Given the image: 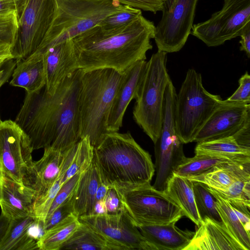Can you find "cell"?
I'll return each instance as SVG.
<instances>
[{
  "label": "cell",
  "instance_id": "obj_1",
  "mask_svg": "<svg viewBox=\"0 0 250 250\" xmlns=\"http://www.w3.org/2000/svg\"><path fill=\"white\" fill-rule=\"evenodd\" d=\"M82 73L77 69L52 95L44 87L26 93L15 121L28 137L33 150L51 146L63 152L80 140L77 97Z\"/></svg>",
  "mask_w": 250,
  "mask_h": 250
},
{
  "label": "cell",
  "instance_id": "obj_2",
  "mask_svg": "<svg viewBox=\"0 0 250 250\" xmlns=\"http://www.w3.org/2000/svg\"><path fill=\"white\" fill-rule=\"evenodd\" d=\"M155 32L154 22L142 15L112 32H104L96 25L71 39L78 68L83 71L110 68L123 73L146 60Z\"/></svg>",
  "mask_w": 250,
  "mask_h": 250
},
{
  "label": "cell",
  "instance_id": "obj_3",
  "mask_svg": "<svg viewBox=\"0 0 250 250\" xmlns=\"http://www.w3.org/2000/svg\"><path fill=\"white\" fill-rule=\"evenodd\" d=\"M102 182L108 187L131 188L150 184L155 172L151 155L130 133L109 132L94 147Z\"/></svg>",
  "mask_w": 250,
  "mask_h": 250
},
{
  "label": "cell",
  "instance_id": "obj_4",
  "mask_svg": "<svg viewBox=\"0 0 250 250\" xmlns=\"http://www.w3.org/2000/svg\"><path fill=\"white\" fill-rule=\"evenodd\" d=\"M123 75L110 68L82 70L77 97L80 138L88 137L94 147L108 132L109 114Z\"/></svg>",
  "mask_w": 250,
  "mask_h": 250
},
{
  "label": "cell",
  "instance_id": "obj_5",
  "mask_svg": "<svg viewBox=\"0 0 250 250\" xmlns=\"http://www.w3.org/2000/svg\"><path fill=\"white\" fill-rule=\"evenodd\" d=\"M56 15L47 34L35 52L81 34L128 5L117 0H56Z\"/></svg>",
  "mask_w": 250,
  "mask_h": 250
},
{
  "label": "cell",
  "instance_id": "obj_6",
  "mask_svg": "<svg viewBox=\"0 0 250 250\" xmlns=\"http://www.w3.org/2000/svg\"><path fill=\"white\" fill-rule=\"evenodd\" d=\"M167 53L158 51L147 62L136 91L133 117L154 144L162 128L166 88L171 80L167 68Z\"/></svg>",
  "mask_w": 250,
  "mask_h": 250
},
{
  "label": "cell",
  "instance_id": "obj_7",
  "mask_svg": "<svg viewBox=\"0 0 250 250\" xmlns=\"http://www.w3.org/2000/svg\"><path fill=\"white\" fill-rule=\"evenodd\" d=\"M222 101L219 95L206 90L200 73L193 68L188 70L176 94L174 107L175 131L184 144L193 142L198 132Z\"/></svg>",
  "mask_w": 250,
  "mask_h": 250
},
{
  "label": "cell",
  "instance_id": "obj_8",
  "mask_svg": "<svg viewBox=\"0 0 250 250\" xmlns=\"http://www.w3.org/2000/svg\"><path fill=\"white\" fill-rule=\"evenodd\" d=\"M118 189L123 210L136 227L167 224L185 216L181 208L173 199L165 191L155 189L150 184Z\"/></svg>",
  "mask_w": 250,
  "mask_h": 250
},
{
  "label": "cell",
  "instance_id": "obj_9",
  "mask_svg": "<svg viewBox=\"0 0 250 250\" xmlns=\"http://www.w3.org/2000/svg\"><path fill=\"white\" fill-rule=\"evenodd\" d=\"M176 94L175 87L170 81L165 92L161 132L154 144L156 176L152 186L162 191H165L168 181L176 168L186 157L184 152V144L178 137L175 128L174 107Z\"/></svg>",
  "mask_w": 250,
  "mask_h": 250
},
{
  "label": "cell",
  "instance_id": "obj_10",
  "mask_svg": "<svg viewBox=\"0 0 250 250\" xmlns=\"http://www.w3.org/2000/svg\"><path fill=\"white\" fill-rule=\"evenodd\" d=\"M56 0H26L18 18V30L12 54L16 61L24 60L39 48L54 19Z\"/></svg>",
  "mask_w": 250,
  "mask_h": 250
},
{
  "label": "cell",
  "instance_id": "obj_11",
  "mask_svg": "<svg viewBox=\"0 0 250 250\" xmlns=\"http://www.w3.org/2000/svg\"><path fill=\"white\" fill-rule=\"evenodd\" d=\"M250 22V0H224L222 9L208 20L193 24L191 33L208 47L240 36Z\"/></svg>",
  "mask_w": 250,
  "mask_h": 250
},
{
  "label": "cell",
  "instance_id": "obj_12",
  "mask_svg": "<svg viewBox=\"0 0 250 250\" xmlns=\"http://www.w3.org/2000/svg\"><path fill=\"white\" fill-rule=\"evenodd\" d=\"M33 151L28 137L15 121L0 122V172L27 186L31 173Z\"/></svg>",
  "mask_w": 250,
  "mask_h": 250
},
{
  "label": "cell",
  "instance_id": "obj_13",
  "mask_svg": "<svg viewBox=\"0 0 250 250\" xmlns=\"http://www.w3.org/2000/svg\"><path fill=\"white\" fill-rule=\"evenodd\" d=\"M198 0H173L155 26L154 40L158 50L180 51L191 33Z\"/></svg>",
  "mask_w": 250,
  "mask_h": 250
},
{
  "label": "cell",
  "instance_id": "obj_14",
  "mask_svg": "<svg viewBox=\"0 0 250 250\" xmlns=\"http://www.w3.org/2000/svg\"><path fill=\"white\" fill-rule=\"evenodd\" d=\"M78 218L80 222L120 243L128 250H156L124 211L114 214H93Z\"/></svg>",
  "mask_w": 250,
  "mask_h": 250
},
{
  "label": "cell",
  "instance_id": "obj_15",
  "mask_svg": "<svg viewBox=\"0 0 250 250\" xmlns=\"http://www.w3.org/2000/svg\"><path fill=\"white\" fill-rule=\"evenodd\" d=\"M250 121V103L223 100L200 128L193 142L232 136Z\"/></svg>",
  "mask_w": 250,
  "mask_h": 250
},
{
  "label": "cell",
  "instance_id": "obj_16",
  "mask_svg": "<svg viewBox=\"0 0 250 250\" xmlns=\"http://www.w3.org/2000/svg\"><path fill=\"white\" fill-rule=\"evenodd\" d=\"M32 55L42 57L45 75L44 89L50 95L55 93L66 77L78 69L71 40Z\"/></svg>",
  "mask_w": 250,
  "mask_h": 250
},
{
  "label": "cell",
  "instance_id": "obj_17",
  "mask_svg": "<svg viewBox=\"0 0 250 250\" xmlns=\"http://www.w3.org/2000/svg\"><path fill=\"white\" fill-rule=\"evenodd\" d=\"M37 198L35 190L0 173V207L10 220L32 215Z\"/></svg>",
  "mask_w": 250,
  "mask_h": 250
},
{
  "label": "cell",
  "instance_id": "obj_18",
  "mask_svg": "<svg viewBox=\"0 0 250 250\" xmlns=\"http://www.w3.org/2000/svg\"><path fill=\"white\" fill-rule=\"evenodd\" d=\"M147 62L138 61L123 72L122 79L113 100L107 121L109 132L118 131L123 125L125 110L134 99L137 87L146 69Z\"/></svg>",
  "mask_w": 250,
  "mask_h": 250
},
{
  "label": "cell",
  "instance_id": "obj_19",
  "mask_svg": "<svg viewBox=\"0 0 250 250\" xmlns=\"http://www.w3.org/2000/svg\"><path fill=\"white\" fill-rule=\"evenodd\" d=\"M245 250L224 224L205 218L184 250Z\"/></svg>",
  "mask_w": 250,
  "mask_h": 250
},
{
  "label": "cell",
  "instance_id": "obj_20",
  "mask_svg": "<svg viewBox=\"0 0 250 250\" xmlns=\"http://www.w3.org/2000/svg\"><path fill=\"white\" fill-rule=\"evenodd\" d=\"M177 221L137 227L156 250H184L190 242L195 232L179 229L175 226Z\"/></svg>",
  "mask_w": 250,
  "mask_h": 250
},
{
  "label": "cell",
  "instance_id": "obj_21",
  "mask_svg": "<svg viewBox=\"0 0 250 250\" xmlns=\"http://www.w3.org/2000/svg\"><path fill=\"white\" fill-rule=\"evenodd\" d=\"M40 230H42L41 224L32 215L12 219L0 250H38Z\"/></svg>",
  "mask_w": 250,
  "mask_h": 250
},
{
  "label": "cell",
  "instance_id": "obj_22",
  "mask_svg": "<svg viewBox=\"0 0 250 250\" xmlns=\"http://www.w3.org/2000/svg\"><path fill=\"white\" fill-rule=\"evenodd\" d=\"M62 159L63 152L47 146L44 148L42 157L33 162L27 186L36 191L37 199L44 195L58 177Z\"/></svg>",
  "mask_w": 250,
  "mask_h": 250
},
{
  "label": "cell",
  "instance_id": "obj_23",
  "mask_svg": "<svg viewBox=\"0 0 250 250\" xmlns=\"http://www.w3.org/2000/svg\"><path fill=\"white\" fill-rule=\"evenodd\" d=\"M248 177H250V161L221 163L204 174L188 179L201 182L218 192H222L227 190L235 180Z\"/></svg>",
  "mask_w": 250,
  "mask_h": 250
},
{
  "label": "cell",
  "instance_id": "obj_24",
  "mask_svg": "<svg viewBox=\"0 0 250 250\" xmlns=\"http://www.w3.org/2000/svg\"><path fill=\"white\" fill-rule=\"evenodd\" d=\"M101 178L94 156L80 177L73 194L74 213L78 217L94 214L96 194Z\"/></svg>",
  "mask_w": 250,
  "mask_h": 250
},
{
  "label": "cell",
  "instance_id": "obj_25",
  "mask_svg": "<svg viewBox=\"0 0 250 250\" xmlns=\"http://www.w3.org/2000/svg\"><path fill=\"white\" fill-rule=\"evenodd\" d=\"M60 250H128L120 243L81 222L77 229L62 246Z\"/></svg>",
  "mask_w": 250,
  "mask_h": 250
},
{
  "label": "cell",
  "instance_id": "obj_26",
  "mask_svg": "<svg viewBox=\"0 0 250 250\" xmlns=\"http://www.w3.org/2000/svg\"><path fill=\"white\" fill-rule=\"evenodd\" d=\"M164 191L181 208L185 216L198 227L200 226L202 221L195 204L192 181L173 174L168 181Z\"/></svg>",
  "mask_w": 250,
  "mask_h": 250
},
{
  "label": "cell",
  "instance_id": "obj_27",
  "mask_svg": "<svg viewBox=\"0 0 250 250\" xmlns=\"http://www.w3.org/2000/svg\"><path fill=\"white\" fill-rule=\"evenodd\" d=\"M195 154H207L235 161H250V149L240 146L233 136L197 143Z\"/></svg>",
  "mask_w": 250,
  "mask_h": 250
},
{
  "label": "cell",
  "instance_id": "obj_28",
  "mask_svg": "<svg viewBox=\"0 0 250 250\" xmlns=\"http://www.w3.org/2000/svg\"><path fill=\"white\" fill-rule=\"evenodd\" d=\"M81 224L78 217L72 213L52 228L44 231L38 242L39 250H60Z\"/></svg>",
  "mask_w": 250,
  "mask_h": 250
},
{
  "label": "cell",
  "instance_id": "obj_29",
  "mask_svg": "<svg viewBox=\"0 0 250 250\" xmlns=\"http://www.w3.org/2000/svg\"><path fill=\"white\" fill-rule=\"evenodd\" d=\"M208 188L215 198L217 209L225 226L245 250H250V234L246 230L229 202L217 191Z\"/></svg>",
  "mask_w": 250,
  "mask_h": 250
},
{
  "label": "cell",
  "instance_id": "obj_30",
  "mask_svg": "<svg viewBox=\"0 0 250 250\" xmlns=\"http://www.w3.org/2000/svg\"><path fill=\"white\" fill-rule=\"evenodd\" d=\"M77 143L63 152L62 162L58 177L46 192L35 201L32 215L42 225L46 217L54 199L63 184L64 174L72 161Z\"/></svg>",
  "mask_w": 250,
  "mask_h": 250
},
{
  "label": "cell",
  "instance_id": "obj_31",
  "mask_svg": "<svg viewBox=\"0 0 250 250\" xmlns=\"http://www.w3.org/2000/svg\"><path fill=\"white\" fill-rule=\"evenodd\" d=\"M235 161L229 159L207 154H195L192 158L186 157L173 174L190 178L204 174L223 163Z\"/></svg>",
  "mask_w": 250,
  "mask_h": 250
},
{
  "label": "cell",
  "instance_id": "obj_32",
  "mask_svg": "<svg viewBox=\"0 0 250 250\" xmlns=\"http://www.w3.org/2000/svg\"><path fill=\"white\" fill-rule=\"evenodd\" d=\"M193 190L196 208L202 222L205 218L224 224L217 209L216 200L205 184L193 181Z\"/></svg>",
  "mask_w": 250,
  "mask_h": 250
},
{
  "label": "cell",
  "instance_id": "obj_33",
  "mask_svg": "<svg viewBox=\"0 0 250 250\" xmlns=\"http://www.w3.org/2000/svg\"><path fill=\"white\" fill-rule=\"evenodd\" d=\"M94 158V147L88 137H85L77 143L72 161L63 176V183L79 172H83L91 164Z\"/></svg>",
  "mask_w": 250,
  "mask_h": 250
},
{
  "label": "cell",
  "instance_id": "obj_34",
  "mask_svg": "<svg viewBox=\"0 0 250 250\" xmlns=\"http://www.w3.org/2000/svg\"><path fill=\"white\" fill-rule=\"evenodd\" d=\"M141 15V10L128 6L125 10L107 17L97 25L104 31L112 32L126 25Z\"/></svg>",
  "mask_w": 250,
  "mask_h": 250
},
{
  "label": "cell",
  "instance_id": "obj_35",
  "mask_svg": "<svg viewBox=\"0 0 250 250\" xmlns=\"http://www.w3.org/2000/svg\"><path fill=\"white\" fill-rule=\"evenodd\" d=\"M218 193L229 203L243 204L250 207V177L235 180L227 190Z\"/></svg>",
  "mask_w": 250,
  "mask_h": 250
},
{
  "label": "cell",
  "instance_id": "obj_36",
  "mask_svg": "<svg viewBox=\"0 0 250 250\" xmlns=\"http://www.w3.org/2000/svg\"><path fill=\"white\" fill-rule=\"evenodd\" d=\"M27 63L30 82L27 93L39 91L45 86V75L41 56L32 55L24 60Z\"/></svg>",
  "mask_w": 250,
  "mask_h": 250
},
{
  "label": "cell",
  "instance_id": "obj_37",
  "mask_svg": "<svg viewBox=\"0 0 250 250\" xmlns=\"http://www.w3.org/2000/svg\"><path fill=\"white\" fill-rule=\"evenodd\" d=\"M18 17L16 13L0 15V44L13 45L18 30Z\"/></svg>",
  "mask_w": 250,
  "mask_h": 250
},
{
  "label": "cell",
  "instance_id": "obj_38",
  "mask_svg": "<svg viewBox=\"0 0 250 250\" xmlns=\"http://www.w3.org/2000/svg\"><path fill=\"white\" fill-rule=\"evenodd\" d=\"M83 172H79L63 183L54 199L46 217L58 207L72 196Z\"/></svg>",
  "mask_w": 250,
  "mask_h": 250
},
{
  "label": "cell",
  "instance_id": "obj_39",
  "mask_svg": "<svg viewBox=\"0 0 250 250\" xmlns=\"http://www.w3.org/2000/svg\"><path fill=\"white\" fill-rule=\"evenodd\" d=\"M73 213H74L73 195L46 217L42 225L43 232Z\"/></svg>",
  "mask_w": 250,
  "mask_h": 250
},
{
  "label": "cell",
  "instance_id": "obj_40",
  "mask_svg": "<svg viewBox=\"0 0 250 250\" xmlns=\"http://www.w3.org/2000/svg\"><path fill=\"white\" fill-rule=\"evenodd\" d=\"M239 86L227 101L232 102L250 103V76L247 71L239 80Z\"/></svg>",
  "mask_w": 250,
  "mask_h": 250
},
{
  "label": "cell",
  "instance_id": "obj_41",
  "mask_svg": "<svg viewBox=\"0 0 250 250\" xmlns=\"http://www.w3.org/2000/svg\"><path fill=\"white\" fill-rule=\"evenodd\" d=\"M121 4L156 14L162 11L164 0H117Z\"/></svg>",
  "mask_w": 250,
  "mask_h": 250
},
{
  "label": "cell",
  "instance_id": "obj_42",
  "mask_svg": "<svg viewBox=\"0 0 250 250\" xmlns=\"http://www.w3.org/2000/svg\"><path fill=\"white\" fill-rule=\"evenodd\" d=\"M106 213H117L124 211L123 206L118 188L109 187L105 199Z\"/></svg>",
  "mask_w": 250,
  "mask_h": 250
},
{
  "label": "cell",
  "instance_id": "obj_43",
  "mask_svg": "<svg viewBox=\"0 0 250 250\" xmlns=\"http://www.w3.org/2000/svg\"><path fill=\"white\" fill-rule=\"evenodd\" d=\"M26 0H0V15L16 13L18 18L21 14Z\"/></svg>",
  "mask_w": 250,
  "mask_h": 250
},
{
  "label": "cell",
  "instance_id": "obj_44",
  "mask_svg": "<svg viewBox=\"0 0 250 250\" xmlns=\"http://www.w3.org/2000/svg\"><path fill=\"white\" fill-rule=\"evenodd\" d=\"M229 203L246 230L250 234V207L243 204Z\"/></svg>",
  "mask_w": 250,
  "mask_h": 250
},
{
  "label": "cell",
  "instance_id": "obj_45",
  "mask_svg": "<svg viewBox=\"0 0 250 250\" xmlns=\"http://www.w3.org/2000/svg\"><path fill=\"white\" fill-rule=\"evenodd\" d=\"M232 136L240 146L250 149V121Z\"/></svg>",
  "mask_w": 250,
  "mask_h": 250
},
{
  "label": "cell",
  "instance_id": "obj_46",
  "mask_svg": "<svg viewBox=\"0 0 250 250\" xmlns=\"http://www.w3.org/2000/svg\"><path fill=\"white\" fill-rule=\"evenodd\" d=\"M241 40L240 50L244 51L248 58L250 57V22L248 23L240 35Z\"/></svg>",
  "mask_w": 250,
  "mask_h": 250
},
{
  "label": "cell",
  "instance_id": "obj_47",
  "mask_svg": "<svg viewBox=\"0 0 250 250\" xmlns=\"http://www.w3.org/2000/svg\"><path fill=\"white\" fill-rule=\"evenodd\" d=\"M12 46L8 44H0V67L11 60H14Z\"/></svg>",
  "mask_w": 250,
  "mask_h": 250
},
{
  "label": "cell",
  "instance_id": "obj_48",
  "mask_svg": "<svg viewBox=\"0 0 250 250\" xmlns=\"http://www.w3.org/2000/svg\"><path fill=\"white\" fill-rule=\"evenodd\" d=\"M10 220L1 213L0 215V244L6 234Z\"/></svg>",
  "mask_w": 250,
  "mask_h": 250
},
{
  "label": "cell",
  "instance_id": "obj_49",
  "mask_svg": "<svg viewBox=\"0 0 250 250\" xmlns=\"http://www.w3.org/2000/svg\"><path fill=\"white\" fill-rule=\"evenodd\" d=\"M109 187L101 182L97 189L96 194V202L98 201H105L107 191Z\"/></svg>",
  "mask_w": 250,
  "mask_h": 250
},
{
  "label": "cell",
  "instance_id": "obj_50",
  "mask_svg": "<svg viewBox=\"0 0 250 250\" xmlns=\"http://www.w3.org/2000/svg\"><path fill=\"white\" fill-rule=\"evenodd\" d=\"M106 213L105 201H96L94 206L93 214H103Z\"/></svg>",
  "mask_w": 250,
  "mask_h": 250
},
{
  "label": "cell",
  "instance_id": "obj_51",
  "mask_svg": "<svg viewBox=\"0 0 250 250\" xmlns=\"http://www.w3.org/2000/svg\"><path fill=\"white\" fill-rule=\"evenodd\" d=\"M12 69H13L9 71H6L4 69H0V88L7 81L10 75L11 70ZM1 121L0 119V123Z\"/></svg>",
  "mask_w": 250,
  "mask_h": 250
},
{
  "label": "cell",
  "instance_id": "obj_52",
  "mask_svg": "<svg viewBox=\"0 0 250 250\" xmlns=\"http://www.w3.org/2000/svg\"><path fill=\"white\" fill-rule=\"evenodd\" d=\"M173 1V0H164V7L163 10H168Z\"/></svg>",
  "mask_w": 250,
  "mask_h": 250
},
{
  "label": "cell",
  "instance_id": "obj_53",
  "mask_svg": "<svg viewBox=\"0 0 250 250\" xmlns=\"http://www.w3.org/2000/svg\"></svg>",
  "mask_w": 250,
  "mask_h": 250
}]
</instances>
